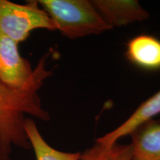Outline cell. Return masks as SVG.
<instances>
[{"mask_svg": "<svg viewBox=\"0 0 160 160\" xmlns=\"http://www.w3.org/2000/svg\"><path fill=\"white\" fill-rule=\"evenodd\" d=\"M42 85L39 82L16 91L0 82V160H10L13 146L31 148L24 128L25 114L44 121L50 119L38 94Z\"/></svg>", "mask_w": 160, "mask_h": 160, "instance_id": "cell-1", "label": "cell"}, {"mask_svg": "<svg viewBox=\"0 0 160 160\" xmlns=\"http://www.w3.org/2000/svg\"><path fill=\"white\" fill-rule=\"evenodd\" d=\"M42 7L64 37L77 39L97 35L112 28L88 0H39Z\"/></svg>", "mask_w": 160, "mask_h": 160, "instance_id": "cell-2", "label": "cell"}, {"mask_svg": "<svg viewBox=\"0 0 160 160\" xmlns=\"http://www.w3.org/2000/svg\"><path fill=\"white\" fill-rule=\"evenodd\" d=\"M18 42L0 33V82L10 89L20 91L44 81L52 75L46 69L50 53L39 60L35 68L22 57Z\"/></svg>", "mask_w": 160, "mask_h": 160, "instance_id": "cell-3", "label": "cell"}, {"mask_svg": "<svg viewBox=\"0 0 160 160\" xmlns=\"http://www.w3.org/2000/svg\"><path fill=\"white\" fill-rule=\"evenodd\" d=\"M37 1L19 5L0 0V33L19 43L35 29L55 31L53 22Z\"/></svg>", "mask_w": 160, "mask_h": 160, "instance_id": "cell-4", "label": "cell"}, {"mask_svg": "<svg viewBox=\"0 0 160 160\" xmlns=\"http://www.w3.org/2000/svg\"><path fill=\"white\" fill-rule=\"evenodd\" d=\"M91 2L112 28L145 21L150 17L148 12L134 0H93Z\"/></svg>", "mask_w": 160, "mask_h": 160, "instance_id": "cell-5", "label": "cell"}, {"mask_svg": "<svg viewBox=\"0 0 160 160\" xmlns=\"http://www.w3.org/2000/svg\"><path fill=\"white\" fill-rule=\"evenodd\" d=\"M159 114H160V90L142 103L119 127L98 138L96 142L105 145H111L118 142L120 139L131 136L138 128L153 119V117Z\"/></svg>", "mask_w": 160, "mask_h": 160, "instance_id": "cell-6", "label": "cell"}, {"mask_svg": "<svg viewBox=\"0 0 160 160\" xmlns=\"http://www.w3.org/2000/svg\"><path fill=\"white\" fill-rule=\"evenodd\" d=\"M125 56L128 61L140 68L160 70V40L147 34L132 38L126 45Z\"/></svg>", "mask_w": 160, "mask_h": 160, "instance_id": "cell-7", "label": "cell"}, {"mask_svg": "<svg viewBox=\"0 0 160 160\" xmlns=\"http://www.w3.org/2000/svg\"><path fill=\"white\" fill-rule=\"evenodd\" d=\"M132 160H160V122L144 123L131 134Z\"/></svg>", "mask_w": 160, "mask_h": 160, "instance_id": "cell-8", "label": "cell"}, {"mask_svg": "<svg viewBox=\"0 0 160 160\" xmlns=\"http://www.w3.org/2000/svg\"><path fill=\"white\" fill-rule=\"evenodd\" d=\"M24 128L36 160H79L80 152H64L53 148L45 141L32 119L26 118Z\"/></svg>", "mask_w": 160, "mask_h": 160, "instance_id": "cell-9", "label": "cell"}, {"mask_svg": "<svg viewBox=\"0 0 160 160\" xmlns=\"http://www.w3.org/2000/svg\"><path fill=\"white\" fill-rule=\"evenodd\" d=\"M79 160H132V148L131 144L116 142L105 145L96 142L81 153Z\"/></svg>", "mask_w": 160, "mask_h": 160, "instance_id": "cell-10", "label": "cell"}, {"mask_svg": "<svg viewBox=\"0 0 160 160\" xmlns=\"http://www.w3.org/2000/svg\"><path fill=\"white\" fill-rule=\"evenodd\" d=\"M159 122H160V119H159Z\"/></svg>", "mask_w": 160, "mask_h": 160, "instance_id": "cell-11", "label": "cell"}]
</instances>
